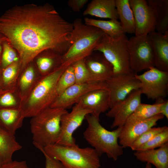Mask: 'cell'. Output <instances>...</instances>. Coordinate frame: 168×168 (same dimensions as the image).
<instances>
[{"label": "cell", "instance_id": "obj_39", "mask_svg": "<svg viewBox=\"0 0 168 168\" xmlns=\"http://www.w3.org/2000/svg\"><path fill=\"white\" fill-rule=\"evenodd\" d=\"M161 114L168 119V100H162L160 107Z\"/></svg>", "mask_w": 168, "mask_h": 168}, {"label": "cell", "instance_id": "obj_33", "mask_svg": "<svg viewBox=\"0 0 168 168\" xmlns=\"http://www.w3.org/2000/svg\"><path fill=\"white\" fill-rule=\"evenodd\" d=\"M168 128L167 126L152 127L143 133L132 143L130 147L133 151H137L140 147L150 140L158 133Z\"/></svg>", "mask_w": 168, "mask_h": 168}, {"label": "cell", "instance_id": "obj_18", "mask_svg": "<svg viewBox=\"0 0 168 168\" xmlns=\"http://www.w3.org/2000/svg\"><path fill=\"white\" fill-rule=\"evenodd\" d=\"M147 36L153 53L155 67L168 72V30L164 34L154 31Z\"/></svg>", "mask_w": 168, "mask_h": 168}, {"label": "cell", "instance_id": "obj_25", "mask_svg": "<svg viewBox=\"0 0 168 168\" xmlns=\"http://www.w3.org/2000/svg\"><path fill=\"white\" fill-rule=\"evenodd\" d=\"M147 2L154 15L155 30L164 34L168 30V0H148Z\"/></svg>", "mask_w": 168, "mask_h": 168}, {"label": "cell", "instance_id": "obj_26", "mask_svg": "<svg viewBox=\"0 0 168 168\" xmlns=\"http://www.w3.org/2000/svg\"><path fill=\"white\" fill-rule=\"evenodd\" d=\"M115 3L118 18L124 32L135 34V20L129 0H115Z\"/></svg>", "mask_w": 168, "mask_h": 168}, {"label": "cell", "instance_id": "obj_40", "mask_svg": "<svg viewBox=\"0 0 168 168\" xmlns=\"http://www.w3.org/2000/svg\"><path fill=\"white\" fill-rule=\"evenodd\" d=\"M6 40L5 37L0 33V57L2 52V44Z\"/></svg>", "mask_w": 168, "mask_h": 168}, {"label": "cell", "instance_id": "obj_38", "mask_svg": "<svg viewBox=\"0 0 168 168\" xmlns=\"http://www.w3.org/2000/svg\"><path fill=\"white\" fill-rule=\"evenodd\" d=\"M0 168H30L25 161H12L10 162L1 165Z\"/></svg>", "mask_w": 168, "mask_h": 168}, {"label": "cell", "instance_id": "obj_21", "mask_svg": "<svg viewBox=\"0 0 168 168\" xmlns=\"http://www.w3.org/2000/svg\"><path fill=\"white\" fill-rule=\"evenodd\" d=\"M83 14L110 19L118 18L115 0H93L88 3Z\"/></svg>", "mask_w": 168, "mask_h": 168}, {"label": "cell", "instance_id": "obj_41", "mask_svg": "<svg viewBox=\"0 0 168 168\" xmlns=\"http://www.w3.org/2000/svg\"><path fill=\"white\" fill-rule=\"evenodd\" d=\"M145 168H153L152 165L150 163H147Z\"/></svg>", "mask_w": 168, "mask_h": 168}, {"label": "cell", "instance_id": "obj_8", "mask_svg": "<svg viewBox=\"0 0 168 168\" xmlns=\"http://www.w3.org/2000/svg\"><path fill=\"white\" fill-rule=\"evenodd\" d=\"M130 67L136 73L155 67L153 51L147 35L132 37L127 41Z\"/></svg>", "mask_w": 168, "mask_h": 168}, {"label": "cell", "instance_id": "obj_15", "mask_svg": "<svg viewBox=\"0 0 168 168\" xmlns=\"http://www.w3.org/2000/svg\"><path fill=\"white\" fill-rule=\"evenodd\" d=\"M107 89L105 82L98 84L75 83L58 96L49 107L66 110L78 102L88 92L96 89Z\"/></svg>", "mask_w": 168, "mask_h": 168}, {"label": "cell", "instance_id": "obj_42", "mask_svg": "<svg viewBox=\"0 0 168 168\" xmlns=\"http://www.w3.org/2000/svg\"><path fill=\"white\" fill-rule=\"evenodd\" d=\"M1 70L0 68V83H1Z\"/></svg>", "mask_w": 168, "mask_h": 168}, {"label": "cell", "instance_id": "obj_5", "mask_svg": "<svg viewBox=\"0 0 168 168\" xmlns=\"http://www.w3.org/2000/svg\"><path fill=\"white\" fill-rule=\"evenodd\" d=\"M67 112L62 108L49 107L31 117L33 143L43 147L55 144L60 132L61 117Z\"/></svg>", "mask_w": 168, "mask_h": 168}, {"label": "cell", "instance_id": "obj_16", "mask_svg": "<svg viewBox=\"0 0 168 168\" xmlns=\"http://www.w3.org/2000/svg\"><path fill=\"white\" fill-rule=\"evenodd\" d=\"M99 52L92 55L91 54L85 58L89 73L87 83L98 84L105 82L113 76L112 66L103 54Z\"/></svg>", "mask_w": 168, "mask_h": 168}, {"label": "cell", "instance_id": "obj_29", "mask_svg": "<svg viewBox=\"0 0 168 168\" xmlns=\"http://www.w3.org/2000/svg\"><path fill=\"white\" fill-rule=\"evenodd\" d=\"M21 100L16 88L0 90V110L20 109Z\"/></svg>", "mask_w": 168, "mask_h": 168}, {"label": "cell", "instance_id": "obj_3", "mask_svg": "<svg viewBox=\"0 0 168 168\" xmlns=\"http://www.w3.org/2000/svg\"><path fill=\"white\" fill-rule=\"evenodd\" d=\"M72 24L71 45L62 56V65L67 66L92 54L104 34L100 29L85 24L81 18L75 19Z\"/></svg>", "mask_w": 168, "mask_h": 168}, {"label": "cell", "instance_id": "obj_13", "mask_svg": "<svg viewBox=\"0 0 168 168\" xmlns=\"http://www.w3.org/2000/svg\"><path fill=\"white\" fill-rule=\"evenodd\" d=\"M135 22V35H147L155 31L156 21L153 12L145 0H129Z\"/></svg>", "mask_w": 168, "mask_h": 168}, {"label": "cell", "instance_id": "obj_9", "mask_svg": "<svg viewBox=\"0 0 168 168\" xmlns=\"http://www.w3.org/2000/svg\"><path fill=\"white\" fill-rule=\"evenodd\" d=\"M140 82V89L142 94L149 99H163L168 94V72L151 67L140 75L135 74Z\"/></svg>", "mask_w": 168, "mask_h": 168}, {"label": "cell", "instance_id": "obj_11", "mask_svg": "<svg viewBox=\"0 0 168 168\" xmlns=\"http://www.w3.org/2000/svg\"><path fill=\"white\" fill-rule=\"evenodd\" d=\"M164 117L159 114L150 118L142 119L131 115L122 126L119 137V144L123 148L130 147L140 136L156 126L157 122Z\"/></svg>", "mask_w": 168, "mask_h": 168}, {"label": "cell", "instance_id": "obj_43", "mask_svg": "<svg viewBox=\"0 0 168 168\" xmlns=\"http://www.w3.org/2000/svg\"><path fill=\"white\" fill-rule=\"evenodd\" d=\"M1 166V163H0V166Z\"/></svg>", "mask_w": 168, "mask_h": 168}, {"label": "cell", "instance_id": "obj_7", "mask_svg": "<svg viewBox=\"0 0 168 168\" xmlns=\"http://www.w3.org/2000/svg\"><path fill=\"white\" fill-rule=\"evenodd\" d=\"M125 34L116 38H111L104 34L94 51L101 53L112 65L113 76L134 72L131 69Z\"/></svg>", "mask_w": 168, "mask_h": 168}, {"label": "cell", "instance_id": "obj_12", "mask_svg": "<svg viewBox=\"0 0 168 168\" xmlns=\"http://www.w3.org/2000/svg\"><path fill=\"white\" fill-rule=\"evenodd\" d=\"M135 72L114 75L105 82L110 95V108L117 105L133 91L140 89V82Z\"/></svg>", "mask_w": 168, "mask_h": 168}, {"label": "cell", "instance_id": "obj_6", "mask_svg": "<svg viewBox=\"0 0 168 168\" xmlns=\"http://www.w3.org/2000/svg\"><path fill=\"white\" fill-rule=\"evenodd\" d=\"M45 152L59 161L65 168H100V156L93 148H80L76 144L63 146L56 144L43 147Z\"/></svg>", "mask_w": 168, "mask_h": 168}, {"label": "cell", "instance_id": "obj_24", "mask_svg": "<svg viewBox=\"0 0 168 168\" xmlns=\"http://www.w3.org/2000/svg\"><path fill=\"white\" fill-rule=\"evenodd\" d=\"M24 119L20 109L0 110V127L12 135L22 126Z\"/></svg>", "mask_w": 168, "mask_h": 168}, {"label": "cell", "instance_id": "obj_14", "mask_svg": "<svg viewBox=\"0 0 168 168\" xmlns=\"http://www.w3.org/2000/svg\"><path fill=\"white\" fill-rule=\"evenodd\" d=\"M142 94L140 89L134 91L121 102L109 109L106 115L114 118L111 128L121 127L124 125L141 103Z\"/></svg>", "mask_w": 168, "mask_h": 168}, {"label": "cell", "instance_id": "obj_2", "mask_svg": "<svg viewBox=\"0 0 168 168\" xmlns=\"http://www.w3.org/2000/svg\"><path fill=\"white\" fill-rule=\"evenodd\" d=\"M68 66L62 65L52 73L42 76L22 100L20 109L25 118H31L50 106L58 96V79Z\"/></svg>", "mask_w": 168, "mask_h": 168}, {"label": "cell", "instance_id": "obj_28", "mask_svg": "<svg viewBox=\"0 0 168 168\" xmlns=\"http://www.w3.org/2000/svg\"><path fill=\"white\" fill-rule=\"evenodd\" d=\"M21 69L19 60L2 70L0 90H7L16 89Z\"/></svg>", "mask_w": 168, "mask_h": 168}, {"label": "cell", "instance_id": "obj_36", "mask_svg": "<svg viewBox=\"0 0 168 168\" xmlns=\"http://www.w3.org/2000/svg\"><path fill=\"white\" fill-rule=\"evenodd\" d=\"M33 144L44 155L45 159V168H65L61 162L47 154L44 151L42 146L35 143Z\"/></svg>", "mask_w": 168, "mask_h": 168}, {"label": "cell", "instance_id": "obj_17", "mask_svg": "<svg viewBox=\"0 0 168 168\" xmlns=\"http://www.w3.org/2000/svg\"><path fill=\"white\" fill-rule=\"evenodd\" d=\"M79 101L84 108L90 110L91 114L100 119V114L110 108V91L107 89L93 90L85 94Z\"/></svg>", "mask_w": 168, "mask_h": 168}, {"label": "cell", "instance_id": "obj_37", "mask_svg": "<svg viewBox=\"0 0 168 168\" xmlns=\"http://www.w3.org/2000/svg\"><path fill=\"white\" fill-rule=\"evenodd\" d=\"M88 2V0H69L68 4L73 11L79 12Z\"/></svg>", "mask_w": 168, "mask_h": 168}, {"label": "cell", "instance_id": "obj_27", "mask_svg": "<svg viewBox=\"0 0 168 168\" xmlns=\"http://www.w3.org/2000/svg\"><path fill=\"white\" fill-rule=\"evenodd\" d=\"M84 22L100 29L105 34L111 38H116L125 34L119 21L117 20L105 21L86 17L84 19Z\"/></svg>", "mask_w": 168, "mask_h": 168}, {"label": "cell", "instance_id": "obj_4", "mask_svg": "<svg viewBox=\"0 0 168 168\" xmlns=\"http://www.w3.org/2000/svg\"><path fill=\"white\" fill-rule=\"evenodd\" d=\"M87 127L83 133V137L100 157L105 154L109 158L116 161L123 153V148L118 142L121 127L110 131L102 126L100 119L91 114L85 119Z\"/></svg>", "mask_w": 168, "mask_h": 168}, {"label": "cell", "instance_id": "obj_34", "mask_svg": "<svg viewBox=\"0 0 168 168\" xmlns=\"http://www.w3.org/2000/svg\"><path fill=\"white\" fill-rule=\"evenodd\" d=\"M72 66L76 83H87L89 73L86 66L85 59L78 60L72 64Z\"/></svg>", "mask_w": 168, "mask_h": 168}, {"label": "cell", "instance_id": "obj_1", "mask_svg": "<svg viewBox=\"0 0 168 168\" xmlns=\"http://www.w3.org/2000/svg\"><path fill=\"white\" fill-rule=\"evenodd\" d=\"M72 29V23L48 4L16 7L0 16V33L17 51L21 70L45 51L65 54Z\"/></svg>", "mask_w": 168, "mask_h": 168}, {"label": "cell", "instance_id": "obj_20", "mask_svg": "<svg viewBox=\"0 0 168 168\" xmlns=\"http://www.w3.org/2000/svg\"><path fill=\"white\" fill-rule=\"evenodd\" d=\"M134 155L138 160L156 168H168V142L157 149L136 151Z\"/></svg>", "mask_w": 168, "mask_h": 168}, {"label": "cell", "instance_id": "obj_31", "mask_svg": "<svg viewBox=\"0 0 168 168\" xmlns=\"http://www.w3.org/2000/svg\"><path fill=\"white\" fill-rule=\"evenodd\" d=\"M19 60L18 54L6 40L2 44L0 57V68L2 70L13 63Z\"/></svg>", "mask_w": 168, "mask_h": 168}, {"label": "cell", "instance_id": "obj_22", "mask_svg": "<svg viewBox=\"0 0 168 168\" xmlns=\"http://www.w3.org/2000/svg\"><path fill=\"white\" fill-rule=\"evenodd\" d=\"M32 62L42 76L52 73L62 65V55L50 50L41 53Z\"/></svg>", "mask_w": 168, "mask_h": 168}, {"label": "cell", "instance_id": "obj_32", "mask_svg": "<svg viewBox=\"0 0 168 168\" xmlns=\"http://www.w3.org/2000/svg\"><path fill=\"white\" fill-rule=\"evenodd\" d=\"M75 83L73 68L71 64L67 67L58 79L57 86L58 95Z\"/></svg>", "mask_w": 168, "mask_h": 168}, {"label": "cell", "instance_id": "obj_10", "mask_svg": "<svg viewBox=\"0 0 168 168\" xmlns=\"http://www.w3.org/2000/svg\"><path fill=\"white\" fill-rule=\"evenodd\" d=\"M91 114L90 110L82 106L79 101L75 104L71 112H67L62 116L60 132L55 144L63 146L76 144L73 137L74 132L82 124L86 116Z\"/></svg>", "mask_w": 168, "mask_h": 168}, {"label": "cell", "instance_id": "obj_19", "mask_svg": "<svg viewBox=\"0 0 168 168\" xmlns=\"http://www.w3.org/2000/svg\"><path fill=\"white\" fill-rule=\"evenodd\" d=\"M42 77L32 62L21 71L16 89L22 100L28 94Z\"/></svg>", "mask_w": 168, "mask_h": 168}, {"label": "cell", "instance_id": "obj_23", "mask_svg": "<svg viewBox=\"0 0 168 168\" xmlns=\"http://www.w3.org/2000/svg\"><path fill=\"white\" fill-rule=\"evenodd\" d=\"M22 147L16 140L14 135L0 127V162L1 165L11 162L16 152Z\"/></svg>", "mask_w": 168, "mask_h": 168}, {"label": "cell", "instance_id": "obj_35", "mask_svg": "<svg viewBox=\"0 0 168 168\" xmlns=\"http://www.w3.org/2000/svg\"><path fill=\"white\" fill-rule=\"evenodd\" d=\"M168 142V128L156 135L137 151L146 150L160 147Z\"/></svg>", "mask_w": 168, "mask_h": 168}, {"label": "cell", "instance_id": "obj_30", "mask_svg": "<svg viewBox=\"0 0 168 168\" xmlns=\"http://www.w3.org/2000/svg\"><path fill=\"white\" fill-rule=\"evenodd\" d=\"M157 100L158 101L153 104L141 103L131 115L141 119H147L161 114L160 107L163 99Z\"/></svg>", "mask_w": 168, "mask_h": 168}]
</instances>
